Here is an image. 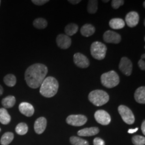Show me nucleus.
I'll return each instance as SVG.
<instances>
[{
	"label": "nucleus",
	"instance_id": "obj_8",
	"mask_svg": "<svg viewBox=\"0 0 145 145\" xmlns=\"http://www.w3.org/2000/svg\"><path fill=\"white\" fill-rule=\"evenodd\" d=\"M119 68L120 71L123 72L125 75L129 76L131 75L132 72V62L128 57H121L119 62Z\"/></svg>",
	"mask_w": 145,
	"mask_h": 145
},
{
	"label": "nucleus",
	"instance_id": "obj_6",
	"mask_svg": "<svg viewBox=\"0 0 145 145\" xmlns=\"http://www.w3.org/2000/svg\"><path fill=\"white\" fill-rule=\"evenodd\" d=\"M118 110L121 118L125 123L132 125L135 123V116L129 108L124 105H120Z\"/></svg>",
	"mask_w": 145,
	"mask_h": 145
},
{
	"label": "nucleus",
	"instance_id": "obj_14",
	"mask_svg": "<svg viewBox=\"0 0 145 145\" xmlns=\"http://www.w3.org/2000/svg\"><path fill=\"white\" fill-rule=\"evenodd\" d=\"M19 110L22 114L26 117H31L34 114L35 109L31 104L22 102L19 105Z\"/></svg>",
	"mask_w": 145,
	"mask_h": 145
},
{
	"label": "nucleus",
	"instance_id": "obj_13",
	"mask_svg": "<svg viewBox=\"0 0 145 145\" xmlns=\"http://www.w3.org/2000/svg\"><path fill=\"white\" fill-rule=\"evenodd\" d=\"M125 21L127 26L130 27H134L139 23V14L136 11H131L126 15Z\"/></svg>",
	"mask_w": 145,
	"mask_h": 145
},
{
	"label": "nucleus",
	"instance_id": "obj_4",
	"mask_svg": "<svg viewBox=\"0 0 145 145\" xmlns=\"http://www.w3.org/2000/svg\"><path fill=\"white\" fill-rule=\"evenodd\" d=\"M101 81L104 87L107 88H112L119 84L120 78L115 71H111L103 74L101 77Z\"/></svg>",
	"mask_w": 145,
	"mask_h": 145
},
{
	"label": "nucleus",
	"instance_id": "obj_18",
	"mask_svg": "<svg viewBox=\"0 0 145 145\" xmlns=\"http://www.w3.org/2000/svg\"><path fill=\"white\" fill-rule=\"evenodd\" d=\"M125 25V21L119 18H114L111 19L109 22V26L114 30H119L123 29Z\"/></svg>",
	"mask_w": 145,
	"mask_h": 145
},
{
	"label": "nucleus",
	"instance_id": "obj_5",
	"mask_svg": "<svg viewBox=\"0 0 145 145\" xmlns=\"http://www.w3.org/2000/svg\"><path fill=\"white\" fill-rule=\"evenodd\" d=\"M106 51L107 47L101 42H93L90 46V53L92 57L99 60H102L105 58Z\"/></svg>",
	"mask_w": 145,
	"mask_h": 145
},
{
	"label": "nucleus",
	"instance_id": "obj_34",
	"mask_svg": "<svg viewBox=\"0 0 145 145\" xmlns=\"http://www.w3.org/2000/svg\"><path fill=\"white\" fill-rule=\"evenodd\" d=\"M70 3L72 4V5H77L78 3H79L80 2H81V0H68V1Z\"/></svg>",
	"mask_w": 145,
	"mask_h": 145
},
{
	"label": "nucleus",
	"instance_id": "obj_40",
	"mask_svg": "<svg viewBox=\"0 0 145 145\" xmlns=\"http://www.w3.org/2000/svg\"><path fill=\"white\" fill-rule=\"evenodd\" d=\"M143 7H144V8H145V1H144V3H143Z\"/></svg>",
	"mask_w": 145,
	"mask_h": 145
},
{
	"label": "nucleus",
	"instance_id": "obj_26",
	"mask_svg": "<svg viewBox=\"0 0 145 145\" xmlns=\"http://www.w3.org/2000/svg\"><path fill=\"white\" fill-rule=\"evenodd\" d=\"M98 9V1L90 0L88 2L87 5V11L89 14H94Z\"/></svg>",
	"mask_w": 145,
	"mask_h": 145
},
{
	"label": "nucleus",
	"instance_id": "obj_20",
	"mask_svg": "<svg viewBox=\"0 0 145 145\" xmlns=\"http://www.w3.org/2000/svg\"><path fill=\"white\" fill-rule=\"evenodd\" d=\"M11 120L10 114L5 108H0V123L3 125L8 124Z\"/></svg>",
	"mask_w": 145,
	"mask_h": 145
},
{
	"label": "nucleus",
	"instance_id": "obj_29",
	"mask_svg": "<svg viewBox=\"0 0 145 145\" xmlns=\"http://www.w3.org/2000/svg\"><path fill=\"white\" fill-rule=\"evenodd\" d=\"M132 141L135 145H145V138L141 135H135L133 137Z\"/></svg>",
	"mask_w": 145,
	"mask_h": 145
},
{
	"label": "nucleus",
	"instance_id": "obj_7",
	"mask_svg": "<svg viewBox=\"0 0 145 145\" xmlns=\"http://www.w3.org/2000/svg\"><path fill=\"white\" fill-rule=\"evenodd\" d=\"M88 120L86 116L82 114H72L68 117L66 122L74 126H81L85 124Z\"/></svg>",
	"mask_w": 145,
	"mask_h": 145
},
{
	"label": "nucleus",
	"instance_id": "obj_22",
	"mask_svg": "<svg viewBox=\"0 0 145 145\" xmlns=\"http://www.w3.org/2000/svg\"><path fill=\"white\" fill-rule=\"evenodd\" d=\"M78 26L75 23L68 24L65 28V32L68 36H72L78 32Z\"/></svg>",
	"mask_w": 145,
	"mask_h": 145
},
{
	"label": "nucleus",
	"instance_id": "obj_9",
	"mask_svg": "<svg viewBox=\"0 0 145 145\" xmlns=\"http://www.w3.org/2000/svg\"><path fill=\"white\" fill-rule=\"evenodd\" d=\"M96 121L102 125H108L111 122V117L110 114L105 110H99L94 114Z\"/></svg>",
	"mask_w": 145,
	"mask_h": 145
},
{
	"label": "nucleus",
	"instance_id": "obj_41",
	"mask_svg": "<svg viewBox=\"0 0 145 145\" xmlns=\"http://www.w3.org/2000/svg\"><path fill=\"white\" fill-rule=\"evenodd\" d=\"M144 26H145V20H144Z\"/></svg>",
	"mask_w": 145,
	"mask_h": 145
},
{
	"label": "nucleus",
	"instance_id": "obj_12",
	"mask_svg": "<svg viewBox=\"0 0 145 145\" xmlns=\"http://www.w3.org/2000/svg\"><path fill=\"white\" fill-rule=\"evenodd\" d=\"M56 42L59 47L63 50H66L71 46L72 39L66 35L60 34L57 37Z\"/></svg>",
	"mask_w": 145,
	"mask_h": 145
},
{
	"label": "nucleus",
	"instance_id": "obj_28",
	"mask_svg": "<svg viewBox=\"0 0 145 145\" xmlns=\"http://www.w3.org/2000/svg\"><path fill=\"white\" fill-rule=\"evenodd\" d=\"M70 142L72 145H89L87 140L75 136L70 138Z\"/></svg>",
	"mask_w": 145,
	"mask_h": 145
},
{
	"label": "nucleus",
	"instance_id": "obj_39",
	"mask_svg": "<svg viewBox=\"0 0 145 145\" xmlns=\"http://www.w3.org/2000/svg\"><path fill=\"white\" fill-rule=\"evenodd\" d=\"M102 2H104V3H107V2H109V0H106V1H104V0H103V1H102Z\"/></svg>",
	"mask_w": 145,
	"mask_h": 145
},
{
	"label": "nucleus",
	"instance_id": "obj_11",
	"mask_svg": "<svg viewBox=\"0 0 145 145\" xmlns=\"http://www.w3.org/2000/svg\"><path fill=\"white\" fill-rule=\"evenodd\" d=\"M74 63L81 68H88L90 65V61L87 57L80 53H76L73 56Z\"/></svg>",
	"mask_w": 145,
	"mask_h": 145
},
{
	"label": "nucleus",
	"instance_id": "obj_27",
	"mask_svg": "<svg viewBox=\"0 0 145 145\" xmlns=\"http://www.w3.org/2000/svg\"><path fill=\"white\" fill-rule=\"evenodd\" d=\"M15 131L18 135H25L28 131V126L25 123H21L16 126Z\"/></svg>",
	"mask_w": 145,
	"mask_h": 145
},
{
	"label": "nucleus",
	"instance_id": "obj_2",
	"mask_svg": "<svg viewBox=\"0 0 145 145\" xmlns=\"http://www.w3.org/2000/svg\"><path fill=\"white\" fill-rule=\"evenodd\" d=\"M59 82L56 78L48 76L45 78L40 87V93L45 97L51 98L58 91Z\"/></svg>",
	"mask_w": 145,
	"mask_h": 145
},
{
	"label": "nucleus",
	"instance_id": "obj_32",
	"mask_svg": "<svg viewBox=\"0 0 145 145\" xmlns=\"http://www.w3.org/2000/svg\"><path fill=\"white\" fill-rule=\"evenodd\" d=\"M94 145H105V142L100 138H96L93 141Z\"/></svg>",
	"mask_w": 145,
	"mask_h": 145
},
{
	"label": "nucleus",
	"instance_id": "obj_42",
	"mask_svg": "<svg viewBox=\"0 0 145 145\" xmlns=\"http://www.w3.org/2000/svg\"><path fill=\"white\" fill-rule=\"evenodd\" d=\"M1 1H0V5H1Z\"/></svg>",
	"mask_w": 145,
	"mask_h": 145
},
{
	"label": "nucleus",
	"instance_id": "obj_25",
	"mask_svg": "<svg viewBox=\"0 0 145 145\" xmlns=\"http://www.w3.org/2000/svg\"><path fill=\"white\" fill-rule=\"evenodd\" d=\"M33 25L38 29H44L47 26V22L44 18H38L34 20Z\"/></svg>",
	"mask_w": 145,
	"mask_h": 145
},
{
	"label": "nucleus",
	"instance_id": "obj_36",
	"mask_svg": "<svg viewBox=\"0 0 145 145\" xmlns=\"http://www.w3.org/2000/svg\"><path fill=\"white\" fill-rule=\"evenodd\" d=\"M138 130V127L134 129H129V130H128V133H131V134H133V133H134L135 132H137Z\"/></svg>",
	"mask_w": 145,
	"mask_h": 145
},
{
	"label": "nucleus",
	"instance_id": "obj_17",
	"mask_svg": "<svg viewBox=\"0 0 145 145\" xmlns=\"http://www.w3.org/2000/svg\"><path fill=\"white\" fill-rule=\"evenodd\" d=\"M135 99L138 103H145V87H140L137 89L135 93Z\"/></svg>",
	"mask_w": 145,
	"mask_h": 145
},
{
	"label": "nucleus",
	"instance_id": "obj_23",
	"mask_svg": "<svg viewBox=\"0 0 145 145\" xmlns=\"http://www.w3.org/2000/svg\"><path fill=\"white\" fill-rule=\"evenodd\" d=\"M14 135L12 132H6L4 133L1 137L0 140L1 144L2 145H8L10 144L14 139Z\"/></svg>",
	"mask_w": 145,
	"mask_h": 145
},
{
	"label": "nucleus",
	"instance_id": "obj_35",
	"mask_svg": "<svg viewBox=\"0 0 145 145\" xmlns=\"http://www.w3.org/2000/svg\"><path fill=\"white\" fill-rule=\"evenodd\" d=\"M141 131H142V132L143 133V135H145V121L144 120L142 124H141Z\"/></svg>",
	"mask_w": 145,
	"mask_h": 145
},
{
	"label": "nucleus",
	"instance_id": "obj_38",
	"mask_svg": "<svg viewBox=\"0 0 145 145\" xmlns=\"http://www.w3.org/2000/svg\"><path fill=\"white\" fill-rule=\"evenodd\" d=\"M145 58V54H143L141 55V59H144Z\"/></svg>",
	"mask_w": 145,
	"mask_h": 145
},
{
	"label": "nucleus",
	"instance_id": "obj_33",
	"mask_svg": "<svg viewBox=\"0 0 145 145\" xmlns=\"http://www.w3.org/2000/svg\"><path fill=\"white\" fill-rule=\"evenodd\" d=\"M138 66L142 71H145V62L144 60L140 59V60L138 62Z\"/></svg>",
	"mask_w": 145,
	"mask_h": 145
},
{
	"label": "nucleus",
	"instance_id": "obj_19",
	"mask_svg": "<svg viewBox=\"0 0 145 145\" xmlns=\"http://www.w3.org/2000/svg\"><path fill=\"white\" fill-rule=\"evenodd\" d=\"M80 32L83 36L89 37L93 35L95 32V27L90 24H86L82 26Z\"/></svg>",
	"mask_w": 145,
	"mask_h": 145
},
{
	"label": "nucleus",
	"instance_id": "obj_24",
	"mask_svg": "<svg viewBox=\"0 0 145 145\" xmlns=\"http://www.w3.org/2000/svg\"><path fill=\"white\" fill-rule=\"evenodd\" d=\"M3 81L5 84L10 87L15 86L16 84L17 80L15 76L13 74H8L3 78Z\"/></svg>",
	"mask_w": 145,
	"mask_h": 145
},
{
	"label": "nucleus",
	"instance_id": "obj_30",
	"mask_svg": "<svg viewBox=\"0 0 145 145\" xmlns=\"http://www.w3.org/2000/svg\"><path fill=\"white\" fill-rule=\"evenodd\" d=\"M124 4V0H113L111 2V6L114 9H117Z\"/></svg>",
	"mask_w": 145,
	"mask_h": 145
},
{
	"label": "nucleus",
	"instance_id": "obj_3",
	"mask_svg": "<svg viewBox=\"0 0 145 145\" xmlns=\"http://www.w3.org/2000/svg\"><path fill=\"white\" fill-rule=\"evenodd\" d=\"M109 95L102 90H95L91 91L88 96L89 101L97 106H101L107 103L109 101Z\"/></svg>",
	"mask_w": 145,
	"mask_h": 145
},
{
	"label": "nucleus",
	"instance_id": "obj_15",
	"mask_svg": "<svg viewBox=\"0 0 145 145\" xmlns=\"http://www.w3.org/2000/svg\"><path fill=\"white\" fill-rule=\"evenodd\" d=\"M47 126V120L44 117H40L37 119L34 125V129L36 133L40 135L46 129Z\"/></svg>",
	"mask_w": 145,
	"mask_h": 145
},
{
	"label": "nucleus",
	"instance_id": "obj_10",
	"mask_svg": "<svg viewBox=\"0 0 145 145\" xmlns=\"http://www.w3.org/2000/svg\"><path fill=\"white\" fill-rule=\"evenodd\" d=\"M103 40L106 43L117 44L121 40V37L119 33L114 31L108 30L103 34Z\"/></svg>",
	"mask_w": 145,
	"mask_h": 145
},
{
	"label": "nucleus",
	"instance_id": "obj_1",
	"mask_svg": "<svg viewBox=\"0 0 145 145\" xmlns=\"http://www.w3.org/2000/svg\"><path fill=\"white\" fill-rule=\"evenodd\" d=\"M48 68L42 63H35L27 68L25 72V80L27 86L32 89L40 87L47 74Z\"/></svg>",
	"mask_w": 145,
	"mask_h": 145
},
{
	"label": "nucleus",
	"instance_id": "obj_16",
	"mask_svg": "<svg viewBox=\"0 0 145 145\" xmlns=\"http://www.w3.org/2000/svg\"><path fill=\"white\" fill-rule=\"evenodd\" d=\"M99 132L98 127H91L89 128H85L78 131V135L81 137H90L97 135Z\"/></svg>",
	"mask_w": 145,
	"mask_h": 145
},
{
	"label": "nucleus",
	"instance_id": "obj_31",
	"mask_svg": "<svg viewBox=\"0 0 145 145\" xmlns=\"http://www.w3.org/2000/svg\"><path fill=\"white\" fill-rule=\"evenodd\" d=\"M49 2L48 0H32V2L37 5H42Z\"/></svg>",
	"mask_w": 145,
	"mask_h": 145
},
{
	"label": "nucleus",
	"instance_id": "obj_37",
	"mask_svg": "<svg viewBox=\"0 0 145 145\" xmlns=\"http://www.w3.org/2000/svg\"><path fill=\"white\" fill-rule=\"evenodd\" d=\"M3 91H4L3 88L1 85H0V96L2 95V94L3 93Z\"/></svg>",
	"mask_w": 145,
	"mask_h": 145
},
{
	"label": "nucleus",
	"instance_id": "obj_21",
	"mask_svg": "<svg viewBox=\"0 0 145 145\" xmlns=\"http://www.w3.org/2000/svg\"><path fill=\"white\" fill-rule=\"evenodd\" d=\"M2 104L5 109L12 108L16 103L15 97L13 96H8L2 100Z\"/></svg>",
	"mask_w": 145,
	"mask_h": 145
},
{
	"label": "nucleus",
	"instance_id": "obj_43",
	"mask_svg": "<svg viewBox=\"0 0 145 145\" xmlns=\"http://www.w3.org/2000/svg\"><path fill=\"white\" fill-rule=\"evenodd\" d=\"M0 131H1V129H0Z\"/></svg>",
	"mask_w": 145,
	"mask_h": 145
}]
</instances>
